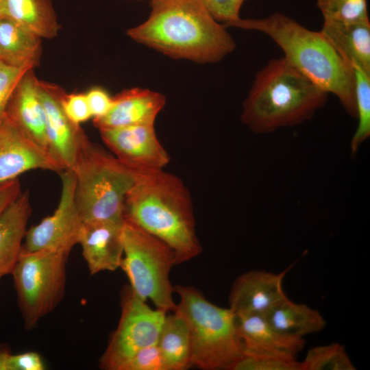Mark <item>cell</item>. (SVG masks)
Wrapping results in <instances>:
<instances>
[{
    "label": "cell",
    "instance_id": "obj_20",
    "mask_svg": "<svg viewBox=\"0 0 370 370\" xmlns=\"http://www.w3.org/2000/svg\"><path fill=\"white\" fill-rule=\"evenodd\" d=\"M31 213L27 191L21 192L0 214V279L12 273L20 257Z\"/></svg>",
    "mask_w": 370,
    "mask_h": 370
},
{
    "label": "cell",
    "instance_id": "obj_30",
    "mask_svg": "<svg viewBox=\"0 0 370 370\" xmlns=\"http://www.w3.org/2000/svg\"><path fill=\"white\" fill-rule=\"evenodd\" d=\"M246 0H202L210 16L218 23L227 26L240 17V10Z\"/></svg>",
    "mask_w": 370,
    "mask_h": 370
},
{
    "label": "cell",
    "instance_id": "obj_27",
    "mask_svg": "<svg viewBox=\"0 0 370 370\" xmlns=\"http://www.w3.org/2000/svg\"><path fill=\"white\" fill-rule=\"evenodd\" d=\"M323 20L347 22L369 19L367 0H317Z\"/></svg>",
    "mask_w": 370,
    "mask_h": 370
},
{
    "label": "cell",
    "instance_id": "obj_11",
    "mask_svg": "<svg viewBox=\"0 0 370 370\" xmlns=\"http://www.w3.org/2000/svg\"><path fill=\"white\" fill-rule=\"evenodd\" d=\"M114 156L129 168L145 173L163 169L170 156L157 138L154 125L99 130Z\"/></svg>",
    "mask_w": 370,
    "mask_h": 370
},
{
    "label": "cell",
    "instance_id": "obj_32",
    "mask_svg": "<svg viewBox=\"0 0 370 370\" xmlns=\"http://www.w3.org/2000/svg\"><path fill=\"white\" fill-rule=\"evenodd\" d=\"M29 69L13 67L0 61V121L5 116L6 108L14 88Z\"/></svg>",
    "mask_w": 370,
    "mask_h": 370
},
{
    "label": "cell",
    "instance_id": "obj_2",
    "mask_svg": "<svg viewBox=\"0 0 370 370\" xmlns=\"http://www.w3.org/2000/svg\"><path fill=\"white\" fill-rule=\"evenodd\" d=\"M123 216L125 221L167 244L177 264L202 251L190 194L174 174L163 169L139 173L125 197Z\"/></svg>",
    "mask_w": 370,
    "mask_h": 370
},
{
    "label": "cell",
    "instance_id": "obj_26",
    "mask_svg": "<svg viewBox=\"0 0 370 370\" xmlns=\"http://www.w3.org/2000/svg\"><path fill=\"white\" fill-rule=\"evenodd\" d=\"M302 362L303 370H356L345 347L338 343L310 349Z\"/></svg>",
    "mask_w": 370,
    "mask_h": 370
},
{
    "label": "cell",
    "instance_id": "obj_7",
    "mask_svg": "<svg viewBox=\"0 0 370 370\" xmlns=\"http://www.w3.org/2000/svg\"><path fill=\"white\" fill-rule=\"evenodd\" d=\"M123 254L120 267L125 273L132 293L151 300L156 308L174 312V286L169 274L177 264L174 251L164 242L125 221L122 230Z\"/></svg>",
    "mask_w": 370,
    "mask_h": 370
},
{
    "label": "cell",
    "instance_id": "obj_4",
    "mask_svg": "<svg viewBox=\"0 0 370 370\" xmlns=\"http://www.w3.org/2000/svg\"><path fill=\"white\" fill-rule=\"evenodd\" d=\"M328 95L284 56L271 59L256 74L241 120L257 134L295 126L323 108Z\"/></svg>",
    "mask_w": 370,
    "mask_h": 370
},
{
    "label": "cell",
    "instance_id": "obj_10",
    "mask_svg": "<svg viewBox=\"0 0 370 370\" xmlns=\"http://www.w3.org/2000/svg\"><path fill=\"white\" fill-rule=\"evenodd\" d=\"M61 195L54 212L27 230L21 251L53 250L69 256L79 244L83 221L75 197V177L72 169L60 173Z\"/></svg>",
    "mask_w": 370,
    "mask_h": 370
},
{
    "label": "cell",
    "instance_id": "obj_18",
    "mask_svg": "<svg viewBox=\"0 0 370 370\" xmlns=\"http://www.w3.org/2000/svg\"><path fill=\"white\" fill-rule=\"evenodd\" d=\"M112 97L109 112L102 117L93 119V124L98 130L154 125L165 104L162 95L138 88L125 90Z\"/></svg>",
    "mask_w": 370,
    "mask_h": 370
},
{
    "label": "cell",
    "instance_id": "obj_25",
    "mask_svg": "<svg viewBox=\"0 0 370 370\" xmlns=\"http://www.w3.org/2000/svg\"><path fill=\"white\" fill-rule=\"evenodd\" d=\"M358 126L351 140V152L355 154L370 136V74L353 66Z\"/></svg>",
    "mask_w": 370,
    "mask_h": 370
},
{
    "label": "cell",
    "instance_id": "obj_23",
    "mask_svg": "<svg viewBox=\"0 0 370 370\" xmlns=\"http://www.w3.org/2000/svg\"><path fill=\"white\" fill-rule=\"evenodd\" d=\"M264 316L278 331L298 338L322 330L326 323L318 310L288 297Z\"/></svg>",
    "mask_w": 370,
    "mask_h": 370
},
{
    "label": "cell",
    "instance_id": "obj_22",
    "mask_svg": "<svg viewBox=\"0 0 370 370\" xmlns=\"http://www.w3.org/2000/svg\"><path fill=\"white\" fill-rule=\"evenodd\" d=\"M0 16L13 20L41 38L56 37L61 28L50 0H0Z\"/></svg>",
    "mask_w": 370,
    "mask_h": 370
},
{
    "label": "cell",
    "instance_id": "obj_12",
    "mask_svg": "<svg viewBox=\"0 0 370 370\" xmlns=\"http://www.w3.org/2000/svg\"><path fill=\"white\" fill-rule=\"evenodd\" d=\"M48 150L64 169H72L84 145L89 140L80 125L65 114L62 98L65 91L58 85L39 80Z\"/></svg>",
    "mask_w": 370,
    "mask_h": 370
},
{
    "label": "cell",
    "instance_id": "obj_24",
    "mask_svg": "<svg viewBox=\"0 0 370 370\" xmlns=\"http://www.w3.org/2000/svg\"><path fill=\"white\" fill-rule=\"evenodd\" d=\"M156 345L165 370H184L192 366L188 328L176 312L166 315Z\"/></svg>",
    "mask_w": 370,
    "mask_h": 370
},
{
    "label": "cell",
    "instance_id": "obj_9",
    "mask_svg": "<svg viewBox=\"0 0 370 370\" xmlns=\"http://www.w3.org/2000/svg\"><path fill=\"white\" fill-rule=\"evenodd\" d=\"M166 312L149 307L130 286L125 289L120 320L101 357L100 367L119 370L136 352L156 345Z\"/></svg>",
    "mask_w": 370,
    "mask_h": 370
},
{
    "label": "cell",
    "instance_id": "obj_8",
    "mask_svg": "<svg viewBox=\"0 0 370 370\" xmlns=\"http://www.w3.org/2000/svg\"><path fill=\"white\" fill-rule=\"evenodd\" d=\"M68 256L53 250L21 251L11 274L26 328L35 326L63 298Z\"/></svg>",
    "mask_w": 370,
    "mask_h": 370
},
{
    "label": "cell",
    "instance_id": "obj_31",
    "mask_svg": "<svg viewBox=\"0 0 370 370\" xmlns=\"http://www.w3.org/2000/svg\"><path fill=\"white\" fill-rule=\"evenodd\" d=\"M45 369L41 356L33 352L11 354L0 350V370H42Z\"/></svg>",
    "mask_w": 370,
    "mask_h": 370
},
{
    "label": "cell",
    "instance_id": "obj_14",
    "mask_svg": "<svg viewBox=\"0 0 370 370\" xmlns=\"http://www.w3.org/2000/svg\"><path fill=\"white\" fill-rule=\"evenodd\" d=\"M292 266L278 273L255 270L241 274L231 287L229 308L236 315H265L287 298L282 281Z\"/></svg>",
    "mask_w": 370,
    "mask_h": 370
},
{
    "label": "cell",
    "instance_id": "obj_35",
    "mask_svg": "<svg viewBox=\"0 0 370 370\" xmlns=\"http://www.w3.org/2000/svg\"><path fill=\"white\" fill-rule=\"evenodd\" d=\"M21 193V183L18 178L1 183L0 214Z\"/></svg>",
    "mask_w": 370,
    "mask_h": 370
},
{
    "label": "cell",
    "instance_id": "obj_15",
    "mask_svg": "<svg viewBox=\"0 0 370 370\" xmlns=\"http://www.w3.org/2000/svg\"><path fill=\"white\" fill-rule=\"evenodd\" d=\"M236 330L243 355L296 359L305 340L275 330L264 315H236Z\"/></svg>",
    "mask_w": 370,
    "mask_h": 370
},
{
    "label": "cell",
    "instance_id": "obj_3",
    "mask_svg": "<svg viewBox=\"0 0 370 370\" xmlns=\"http://www.w3.org/2000/svg\"><path fill=\"white\" fill-rule=\"evenodd\" d=\"M260 32L269 37L284 58L321 89L336 96L345 111L356 117L353 67L334 49L320 31L309 29L281 12L259 18H241L229 24Z\"/></svg>",
    "mask_w": 370,
    "mask_h": 370
},
{
    "label": "cell",
    "instance_id": "obj_19",
    "mask_svg": "<svg viewBox=\"0 0 370 370\" xmlns=\"http://www.w3.org/2000/svg\"><path fill=\"white\" fill-rule=\"evenodd\" d=\"M320 32L347 63L370 74L369 20H323Z\"/></svg>",
    "mask_w": 370,
    "mask_h": 370
},
{
    "label": "cell",
    "instance_id": "obj_5",
    "mask_svg": "<svg viewBox=\"0 0 370 370\" xmlns=\"http://www.w3.org/2000/svg\"><path fill=\"white\" fill-rule=\"evenodd\" d=\"M180 297L175 312L184 320L191 347V365L205 370L228 369L240 358L242 349L236 314L208 301L192 286L176 285Z\"/></svg>",
    "mask_w": 370,
    "mask_h": 370
},
{
    "label": "cell",
    "instance_id": "obj_28",
    "mask_svg": "<svg viewBox=\"0 0 370 370\" xmlns=\"http://www.w3.org/2000/svg\"><path fill=\"white\" fill-rule=\"evenodd\" d=\"M227 370H303V366L296 359L242 355Z\"/></svg>",
    "mask_w": 370,
    "mask_h": 370
},
{
    "label": "cell",
    "instance_id": "obj_34",
    "mask_svg": "<svg viewBox=\"0 0 370 370\" xmlns=\"http://www.w3.org/2000/svg\"><path fill=\"white\" fill-rule=\"evenodd\" d=\"M85 94L93 119L102 117L109 112L112 106L113 97L104 88L94 86Z\"/></svg>",
    "mask_w": 370,
    "mask_h": 370
},
{
    "label": "cell",
    "instance_id": "obj_1",
    "mask_svg": "<svg viewBox=\"0 0 370 370\" xmlns=\"http://www.w3.org/2000/svg\"><path fill=\"white\" fill-rule=\"evenodd\" d=\"M148 19L127 30L134 41L173 58L215 63L236 47L223 25L216 21L202 0H150Z\"/></svg>",
    "mask_w": 370,
    "mask_h": 370
},
{
    "label": "cell",
    "instance_id": "obj_16",
    "mask_svg": "<svg viewBox=\"0 0 370 370\" xmlns=\"http://www.w3.org/2000/svg\"><path fill=\"white\" fill-rule=\"evenodd\" d=\"M5 115L29 138L48 150L45 116L34 69L21 77L8 101Z\"/></svg>",
    "mask_w": 370,
    "mask_h": 370
},
{
    "label": "cell",
    "instance_id": "obj_13",
    "mask_svg": "<svg viewBox=\"0 0 370 370\" xmlns=\"http://www.w3.org/2000/svg\"><path fill=\"white\" fill-rule=\"evenodd\" d=\"M35 169L60 173L64 168L25 136L5 115L0 121V184Z\"/></svg>",
    "mask_w": 370,
    "mask_h": 370
},
{
    "label": "cell",
    "instance_id": "obj_29",
    "mask_svg": "<svg viewBox=\"0 0 370 370\" xmlns=\"http://www.w3.org/2000/svg\"><path fill=\"white\" fill-rule=\"evenodd\" d=\"M119 370H165V367L156 344L136 352Z\"/></svg>",
    "mask_w": 370,
    "mask_h": 370
},
{
    "label": "cell",
    "instance_id": "obj_17",
    "mask_svg": "<svg viewBox=\"0 0 370 370\" xmlns=\"http://www.w3.org/2000/svg\"><path fill=\"white\" fill-rule=\"evenodd\" d=\"M123 223L109 221L83 222L79 244L90 275L120 267Z\"/></svg>",
    "mask_w": 370,
    "mask_h": 370
},
{
    "label": "cell",
    "instance_id": "obj_21",
    "mask_svg": "<svg viewBox=\"0 0 370 370\" xmlns=\"http://www.w3.org/2000/svg\"><path fill=\"white\" fill-rule=\"evenodd\" d=\"M41 39L13 20L0 16V61L4 64L34 69L40 64Z\"/></svg>",
    "mask_w": 370,
    "mask_h": 370
},
{
    "label": "cell",
    "instance_id": "obj_6",
    "mask_svg": "<svg viewBox=\"0 0 370 370\" xmlns=\"http://www.w3.org/2000/svg\"><path fill=\"white\" fill-rule=\"evenodd\" d=\"M72 170L75 201L82 221L124 223L125 199L139 173L90 140L82 147Z\"/></svg>",
    "mask_w": 370,
    "mask_h": 370
},
{
    "label": "cell",
    "instance_id": "obj_33",
    "mask_svg": "<svg viewBox=\"0 0 370 370\" xmlns=\"http://www.w3.org/2000/svg\"><path fill=\"white\" fill-rule=\"evenodd\" d=\"M62 106L66 116L75 123L80 125L92 118L85 93L65 92Z\"/></svg>",
    "mask_w": 370,
    "mask_h": 370
}]
</instances>
